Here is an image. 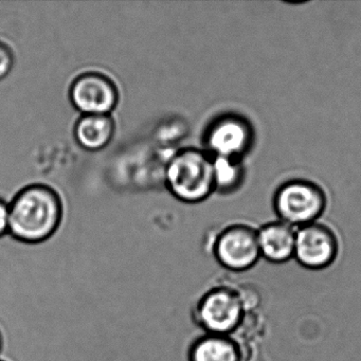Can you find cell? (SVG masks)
Instances as JSON below:
<instances>
[{
	"mask_svg": "<svg viewBox=\"0 0 361 361\" xmlns=\"http://www.w3.org/2000/svg\"><path fill=\"white\" fill-rule=\"evenodd\" d=\"M164 179L169 191L180 202H204L215 192L212 157L196 147L180 149L166 164Z\"/></svg>",
	"mask_w": 361,
	"mask_h": 361,
	"instance_id": "7a4b0ae2",
	"label": "cell"
},
{
	"mask_svg": "<svg viewBox=\"0 0 361 361\" xmlns=\"http://www.w3.org/2000/svg\"><path fill=\"white\" fill-rule=\"evenodd\" d=\"M10 207L3 198H0V238L9 234Z\"/></svg>",
	"mask_w": 361,
	"mask_h": 361,
	"instance_id": "5bb4252c",
	"label": "cell"
},
{
	"mask_svg": "<svg viewBox=\"0 0 361 361\" xmlns=\"http://www.w3.org/2000/svg\"><path fill=\"white\" fill-rule=\"evenodd\" d=\"M255 130L250 121L238 114H224L215 118L204 135V151L211 157L240 159L250 152Z\"/></svg>",
	"mask_w": 361,
	"mask_h": 361,
	"instance_id": "5b68a950",
	"label": "cell"
},
{
	"mask_svg": "<svg viewBox=\"0 0 361 361\" xmlns=\"http://www.w3.org/2000/svg\"><path fill=\"white\" fill-rule=\"evenodd\" d=\"M116 123L111 115H82L73 130L75 141L86 151L105 149L115 136Z\"/></svg>",
	"mask_w": 361,
	"mask_h": 361,
	"instance_id": "8fae6325",
	"label": "cell"
},
{
	"mask_svg": "<svg viewBox=\"0 0 361 361\" xmlns=\"http://www.w3.org/2000/svg\"><path fill=\"white\" fill-rule=\"evenodd\" d=\"M4 348H5V335H4L3 329L0 327V358L3 355Z\"/></svg>",
	"mask_w": 361,
	"mask_h": 361,
	"instance_id": "9a60e30c",
	"label": "cell"
},
{
	"mask_svg": "<svg viewBox=\"0 0 361 361\" xmlns=\"http://www.w3.org/2000/svg\"><path fill=\"white\" fill-rule=\"evenodd\" d=\"M9 207V234L22 244H43L62 225L63 202L58 192L49 185H27L14 196Z\"/></svg>",
	"mask_w": 361,
	"mask_h": 361,
	"instance_id": "6da1fadb",
	"label": "cell"
},
{
	"mask_svg": "<svg viewBox=\"0 0 361 361\" xmlns=\"http://www.w3.org/2000/svg\"><path fill=\"white\" fill-rule=\"evenodd\" d=\"M212 253L217 263L230 271L251 269L261 259L257 230L243 224L225 228L215 238Z\"/></svg>",
	"mask_w": 361,
	"mask_h": 361,
	"instance_id": "8992f818",
	"label": "cell"
},
{
	"mask_svg": "<svg viewBox=\"0 0 361 361\" xmlns=\"http://www.w3.org/2000/svg\"><path fill=\"white\" fill-rule=\"evenodd\" d=\"M188 361H242V352L231 336H198L187 350Z\"/></svg>",
	"mask_w": 361,
	"mask_h": 361,
	"instance_id": "30bf717a",
	"label": "cell"
},
{
	"mask_svg": "<svg viewBox=\"0 0 361 361\" xmlns=\"http://www.w3.org/2000/svg\"><path fill=\"white\" fill-rule=\"evenodd\" d=\"M338 250L335 233L323 224L316 221L295 232L293 259L306 269H325L336 261Z\"/></svg>",
	"mask_w": 361,
	"mask_h": 361,
	"instance_id": "ba28073f",
	"label": "cell"
},
{
	"mask_svg": "<svg viewBox=\"0 0 361 361\" xmlns=\"http://www.w3.org/2000/svg\"><path fill=\"white\" fill-rule=\"evenodd\" d=\"M69 98L82 115H111L119 103L120 94L111 78L98 71H87L73 80Z\"/></svg>",
	"mask_w": 361,
	"mask_h": 361,
	"instance_id": "52a82bcc",
	"label": "cell"
},
{
	"mask_svg": "<svg viewBox=\"0 0 361 361\" xmlns=\"http://www.w3.org/2000/svg\"><path fill=\"white\" fill-rule=\"evenodd\" d=\"M16 63L13 50L7 43L0 41V81L11 73Z\"/></svg>",
	"mask_w": 361,
	"mask_h": 361,
	"instance_id": "4fadbf2b",
	"label": "cell"
},
{
	"mask_svg": "<svg viewBox=\"0 0 361 361\" xmlns=\"http://www.w3.org/2000/svg\"><path fill=\"white\" fill-rule=\"evenodd\" d=\"M215 192L230 194L244 183L245 168L240 159L212 157Z\"/></svg>",
	"mask_w": 361,
	"mask_h": 361,
	"instance_id": "7c38bea8",
	"label": "cell"
},
{
	"mask_svg": "<svg viewBox=\"0 0 361 361\" xmlns=\"http://www.w3.org/2000/svg\"><path fill=\"white\" fill-rule=\"evenodd\" d=\"M326 204L322 188L306 179H291L282 183L274 196V208L279 221L293 228L316 223Z\"/></svg>",
	"mask_w": 361,
	"mask_h": 361,
	"instance_id": "277c9868",
	"label": "cell"
},
{
	"mask_svg": "<svg viewBox=\"0 0 361 361\" xmlns=\"http://www.w3.org/2000/svg\"><path fill=\"white\" fill-rule=\"evenodd\" d=\"M0 361H9V360H7V359H5V358H0Z\"/></svg>",
	"mask_w": 361,
	"mask_h": 361,
	"instance_id": "2e32d148",
	"label": "cell"
},
{
	"mask_svg": "<svg viewBox=\"0 0 361 361\" xmlns=\"http://www.w3.org/2000/svg\"><path fill=\"white\" fill-rule=\"evenodd\" d=\"M193 322L206 334L231 336L244 317V303L234 289L215 286L204 291L191 310Z\"/></svg>",
	"mask_w": 361,
	"mask_h": 361,
	"instance_id": "3957f363",
	"label": "cell"
},
{
	"mask_svg": "<svg viewBox=\"0 0 361 361\" xmlns=\"http://www.w3.org/2000/svg\"><path fill=\"white\" fill-rule=\"evenodd\" d=\"M295 228L282 221H272L257 230L259 255L269 263L284 264L293 259Z\"/></svg>",
	"mask_w": 361,
	"mask_h": 361,
	"instance_id": "9c48e42d",
	"label": "cell"
}]
</instances>
